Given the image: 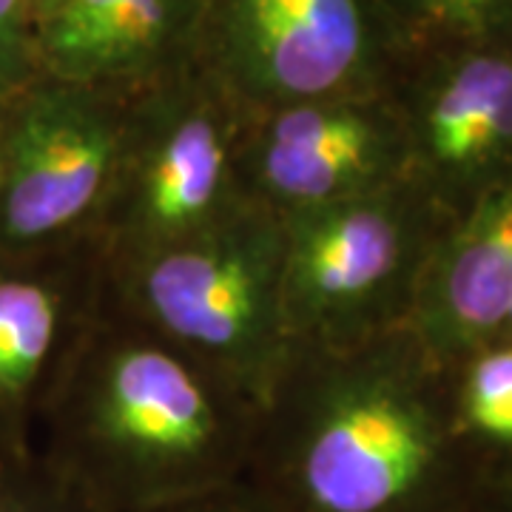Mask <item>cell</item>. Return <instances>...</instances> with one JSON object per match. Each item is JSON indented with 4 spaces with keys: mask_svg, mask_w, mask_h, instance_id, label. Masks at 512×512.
Instances as JSON below:
<instances>
[{
    "mask_svg": "<svg viewBox=\"0 0 512 512\" xmlns=\"http://www.w3.org/2000/svg\"><path fill=\"white\" fill-rule=\"evenodd\" d=\"M487 473L461 439L453 370L407 330L293 345L256 410L242 484L268 512H444Z\"/></svg>",
    "mask_w": 512,
    "mask_h": 512,
    "instance_id": "1",
    "label": "cell"
},
{
    "mask_svg": "<svg viewBox=\"0 0 512 512\" xmlns=\"http://www.w3.org/2000/svg\"><path fill=\"white\" fill-rule=\"evenodd\" d=\"M256 410L103 296L40 407L32 461L89 512H148L245 476Z\"/></svg>",
    "mask_w": 512,
    "mask_h": 512,
    "instance_id": "2",
    "label": "cell"
},
{
    "mask_svg": "<svg viewBox=\"0 0 512 512\" xmlns=\"http://www.w3.org/2000/svg\"><path fill=\"white\" fill-rule=\"evenodd\" d=\"M282 217L239 200L205 231L106 265V288L143 325L259 410L291 356Z\"/></svg>",
    "mask_w": 512,
    "mask_h": 512,
    "instance_id": "3",
    "label": "cell"
},
{
    "mask_svg": "<svg viewBox=\"0 0 512 512\" xmlns=\"http://www.w3.org/2000/svg\"><path fill=\"white\" fill-rule=\"evenodd\" d=\"M450 220L413 177L282 217L293 345L353 348L407 328Z\"/></svg>",
    "mask_w": 512,
    "mask_h": 512,
    "instance_id": "4",
    "label": "cell"
},
{
    "mask_svg": "<svg viewBox=\"0 0 512 512\" xmlns=\"http://www.w3.org/2000/svg\"><path fill=\"white\" fill-rule=\"evenodd\" d=\"M245 123L248 114L197 63L128 94L114 183L92 237L103 265L177 245L245 200Z\"/></svg>",
    "mask_w": 512,
    "mask_h": 512,
    "instance_id": "5",
    "label": "cell"
},
{
    "mask_svg": "<svg viewBox=\"0 0 512 512\" xmlns=\"http://www.w3.org/2000/svg\"><path fill=\"white\" fill-rule=\"evenodd\" d=\"M194 63L254 117L390 92L402 57L376 0H202Z\"/></svg>",
    "mask_w": 512,
    "mask_h": 512,
    "instance_id": "6",
    "label": "cell"
},
{
    "mask_svg": "<svg viewBox=\"0 0 512 512\" xmlns=\"http://www.w3.org/2000/svg\"><path fill=\"white\" fill-rule=\"evenodd\" d=\"M126 97L35 74L0 100V251L94 237L109 200Z\"/></svg>",
    "mask_w": 512,
    "mask_h": 512,
    "instance_id": "7",
    "label": "cell"
},
{
    "mask_svg": "<svg viewBox=\"0 0 512 512\" xmlns=\"http://www.w3.org/2000/svg\"><path fill=\"white\" fill-rule=\"evenodd\" d=\"M410 177L458 217L512 180V40L413 57L390 86Z\"/></svg>",
    "mask_w": 512,
    "mask_h": 512,
    "instance_id": "8",
    "label": "cell"
},
{
    "mask_svg": "<svg viewBox=\"0 0 512 512\" xmlns=\"http://www.w3.org/2000/svg\"><path fill=\"white\" fill-rule=\"evenodd\" d=\"M410 177L407 140L390 92L293 103L248 117L239 191L279 217Z\"/></svg>",
    "mask_w": 512,
    "mask_h": 512,
    "instance_id": "9",
    "label": "cell"
},
{
    "mask_svg": "<svg viewBox=\"0 0 512 512\" xmlns=\"http://www.w3.org/2000/svg\"><path fill=\"white\" fill-rule=\"evenodd\" d=\"M106 285L94 239L0 251V464L32 458L35 424Z\"/></svg>",
    "mask_w": 512,
    "mask_h": 512,
    "instance_id": "10",
    "label": "cell"
},
{
    "mask_svg": "<svg viewBox=\"0 0 512 512\" xmlns=\"http://www.w3.org/2000/svg\"><path fill=\"white\" fill-rule=\"evenodd\" d=\"M202 0H63L35 32L37 72L128 97L194 63Z\"/></svg>",
    "mask_w": 512,
    "mask_h": 512,
    "instance_id": "11",
    "label": "cell"
},
{
    "mask_svg": "<svg viewBox=\"0 0 512 512\" xmlns=\"http://www.w3.org/2000/svg\"><path fill=\"white\" fill-rule=\"evenodd\" d=\"M512 311V180L447 222L421 276L407 333L444 367L504 336Z\"/></svg>",
    "mask_w": 512,
    "mask_h": 512,
    "instance_id": "12",
    "label": "cell"
},
{
    "mask_svg": "<svg viewBox=\"0 0 512 512\" xmlns=\"http://www.w3.org/2000/svg\"><path fill=\"white\" fill-rule=\"evenodd\" d=\"M453 407L461 439L487 478L512 464V339L501 336L453 367Z\"/></svg>",
    "mask_w": 512,
    "mask_h": 512,
    "instance_id": "13",
    "label": "cell"
},
{
    "mask_svg": "<svg viewBox=\"0 0 512 512\" xmlns=\"http://www.w3.org/2000/svg\"><path fill=\"white\" fill-rule=\"evenodd\" d=\"M402 63L456 46L512 40V0H376Z\"/></svg>",
    "mask_w": 512,
    "mask_h": 512,
    "instance_id": "14",
    "label": "cell"
},
{
    "mask_svg": "<svg viewBox=\"0 0 512 512\" xmlns=\"http://www.w3.org/2000/svg\"><path fill=\"white\" fill-rule=\"evenodd\" d=\"M0 512H89L63 493L35 461L0 464Z\"/></svg>",
    "mask_w": 512,
    "mask_h": 512,
    "instance_id": "15",
    "label": "cell"
},
{
    "mask_svg": "<svg viewBox=\"0 0 512 512\" xmlns=\"http://www.w3.org/2000/svg\"><path fill=\"white\" fill-rule=\"evenodd\" d=\"M148 512H268L256 495L237 481L231 487H222V490H211V493L194 495V498H183V501H174V504H163L157 510Z\"/></svg>",
    "mask_w": 512,
    "mask_h": 512,
    "instance_id": "16",
    "label": "cell"
},
{
    "mask_svg": "<svg viewBox=\"0 0 512 512\" xmlns=\"http://www.w3.org/2000/svg\"><path fill=\"white\" fill-rule=\"evenodd\" d=\"M0 46L15 55L35 60V20L29 0H0Z\"/></svg>",
    "mask_w": 512,
    "mask_h": 512,
    "instance_id": "17",
    "label": "cell"
},
{
    "mask_svg": "<svg viewBox=\"0 0 512 512\" xmlns=\"http://www.w3.org/2000/svg\"><path fill=\"white\" fill-rule=\"evenodd\" d=\"M37 72V66L26 57L9 52L6 46H0V100L9 97L12 92H18L20 86H26Z\"/></svg>",
    "mask_w": 512,
    "mask_h": 512,
    "instance_id": "18",
    "label": "cell"
},
{
    "mask_svg": "<svg viewBox=\"0 0 512 512\" xmlns=\"http://www.w3.org/2000/svg\"><path fill=\"white\" fill-rule=\"evenodd\" d=\"M484 512H512V464L495 470L481 487Z\"/></svg>",
    "mask_w": 512,
    "mask_h": 512,
    "instance_id": "19",
    "label": "cell"
},
{
    "mask_svg": "<svg viewBox=\"0 0 512 512\" xmlns=\"http://www.w3.org/2000/svg\"><path fill=\"white\" fill-rule=\"evenodd\" d=\"M60 3H63V0H29V9H32V20H35V32H37V26H40L43 20L49 18V15H55Z\"/></svg>",
    "mask_w": 512,
    "mask_h": 512,
    "instance_id": "20",
    "label": "cell"
},
{
    "mask_svg": "<svg viewBox=\"0 0 512 512\" xmlns=\"http://www.w3.org/2000/svg\"><path fill=\"white\" fill-rule=\"evenodd\" d=\"M444 512H484V507H481V493H478V498H473L470 504H461V507H453V510Z\"/></svg>",
    "mask_w": 512,
    "mask_h": 512,
    "instance_id": "21",
    "label": "cell"
},
{
    "mask_svg": "<svg viewBox=\"0 0 512 512\" xmlns=\"http://www.w3.org/2000/svg\"><path fill=\"white\" fill-rule=\"evenodd\" d=\"M504 336H510L512 339V311H510V319H507V330H504Z\"/></svg>",
    "mask_w": 512,
    "mask_h": 512,
    "instance_id": "22",
    "label": "cell"
}]
</instances>
